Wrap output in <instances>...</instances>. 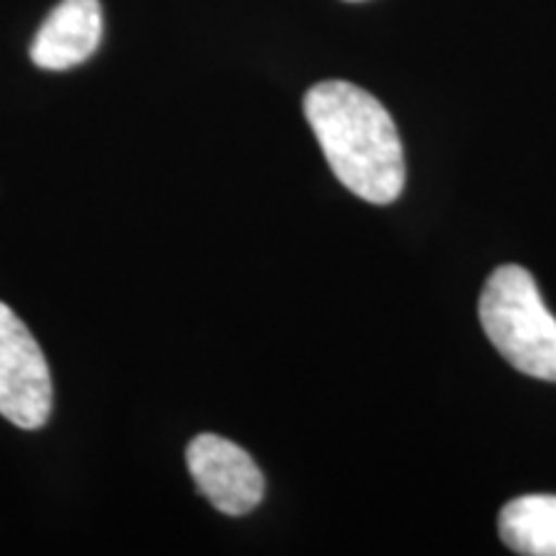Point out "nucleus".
<instances>
[{
    "mask_svg": "<svg viewBox=\"0 0 556 556\" xmlns=\"http://www.w3.org/2000/svg\"><path fill=\"white\" fill-rule=\"evenodd\" d=\"M304 116L325 160L348 191L389 204L405 189V152L389 111L345 80H325L304 96Z\"/></svg>",
    "mask_w": 556,
    "mask_h": 556,
    "instance_id": "obj_1",
    "label": "nucleus"
},
{
    "mask_svg": "<svg viewBox=\"0 0 556 556\" xmlns=\"http://www.w3.org/2000/svg\"><path fill=\"white\" fill-rule=\"evenodd\" d=\"M351 3H358V0H351Z\"/></svg>",
    "mask_w": 556,
    "mask_h": 556,
    "instance_id": "obj_7",
    "label": "nucleus"
},
{
    "mask_svg": "<svg viewBox=\"0 0 556 556\" xmlns=\"http://www.w3.org/2000/svg\"><path fill=\"white\" fill-rule=\"evenodd\" d=\"M197 490L225 516H245L261 505L266 479L245 448L227 438L201 433L186 451Z\"/></svg>",
    "mask_w": 556,
    "mask_h": 556,
    "instance_id": "obj_4",
    "label": "nucleus"
},
{
    "mask_svg": "<svg viewBox=\"0 0 556 556\" xmlns=\"http://www.w3.org/2000/svg\"><path fill=\"white\" fill-rule=\"evenodd\" d=\"M479 319L507 364L533 379L556 381V317L526 268L500 266L486 278Z\"/></svg>",
    "mask_w": 556,
    "mask_h": 556,
    "instance_id": "obj_2",
    "label": "nucleus"
},
{
    "mask_svg": "<svg viewBox=\"0 0 556 556\" xmlns=\"http://www.w3.org/2000/svg\"><path fill=\"white\" fill-rule=\"evenodd\" d=\"M101 37V0H60L31 41V62L54 73L78 67L93 58Z\"/></svg>",
    "mask_w": 556,
    "mask_h": 556,
    "instance_id": "obj_5",
    "label": "nucleus"
},
{
    "mask_svg": "<svg viewBox=\"0 0 556 556\" xmlns=\"http://www.w3.org/2000/svg\"><path fill=\"white\" fill-rule=\"evenodd\" d=\"M500 539L526 556H556V495L510 500L500 513Z\"/></svg>",
    "mask_w": 556,
    "mask_h": 556,
    "instance_id": "obj_6",
    "label": "nucleus"
},
{
    "mask_svg": "<svg viewBox=\"0 0 556 556\" xmlns=\"http://www.w3.org/2000/svg\"><path fill=\"white\" fill-rule=\"evenodd\" d=\"M52 413V374L45 353L9 304L0 302V415L37 430Z\"/></svg>",
    "mask_w": 556,
    "mask_h": 556,
    "instance_id": "obj_3",
    "label": "nucleus"
}]
</instances>
